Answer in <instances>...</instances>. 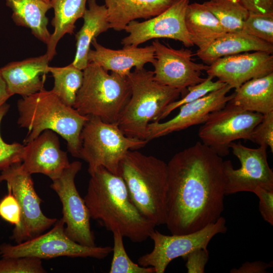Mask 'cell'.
Wrapping results in <instances>:
<instances>
[{
  "label": "cell",
  "instance_id": "74e56055",
  "mask_svg": "<svg viewBox=\"0 0 273 273\" xmlns=\"http://www.w3.org/2000/svg\"><path fill=\"white\" fill-rule=\"evenodd\" d=\"M188 273H203L209 259L207 248L196 249L190 253L185 258Z\"/></svg>",
  "mask_w": 273,
  "mask_h": 273
},
{
  "label": "cell",
  "instance_id": "6da1fadb",
  "mask_svg": "<svg viewBox=\"0 0 273 273\" xmlns=\"http://www.w3.org/2000/svg\"><path fill=\"white\" fill-rule=\"evenodd\" d=\"M223 161L198 141L167 163L165 224L171 235L197 231L221 216L225 195Z\"/></svg>",
  "mask_w": 273,
  "mask_h": 273
},
{
  "label": "cell",
  "instance_id": "83f0119b",
  "mask_svg": "<svg viewBox=\"0 0 273 273\" xmlns=\"http://www.w3.org/2000/svg\"><path fill=\"white\" fill-rule=\"evenodd\" d=\"M54 78L51 90L66 105L73 107L83 81V70L71 63L64 67H48Z\"/></svg>",
  "mask_w": 273,
  "mask_h": 273
},
{
  "label": "cell",
  "instance_id": "e575fe53",
  "mask_svg": "<svg viewBox=\"0 0 273 273\" xmlns=\"http://www.w3.org/2000/svg\"><path fill=\"white\" fill-rule=\"evenodd\" d=\"M251 141L259 146L269 147L273 153V111L263 115L262 120L254 128Z\"/></svg>",
  "mask_w": 273,
  "mask_h": 273
},
{
  "label": "cell",
  "instance_id": "d4e9b609",
  "mask_svg": "<svg viewBox=\"0 0 273 273\" xmlns=\"http://www.w3.org/2000/svg\"><path fill=\"white\" fill-rule=\"evenodd\" d=\"M185 22L194 45L202 50L225 33L218 20L204 4H189Z\"/></svg>",
  "mask_w": 273,
  "mask_h": 273
},
{
  "label": "cell",
  "instance_id": "4dcf8cb0",
  "mask_svg": "<svg viewBox=\"0 0 273 273\" xmlns=\"http://www.w3.org/2000/svg\"><path fill=\"white\" fill-rule=\"evenodd\" d=\"M211 76L208 77L201 82L187 87L186 94L178 100L168 104L158 118V121L166 118L172 111L181 106L199 99L209 93L223 87L226 84L217 80L213 81Z\"/></svg>",
  "mask_w": 273,
  "mask_h": 273
},
{
  "label": "cell",
  "instance_id": "f1b7e54d",
  "mask_svg": "<svg viewBox=\"0 0 273 273\" xmlns=\"http://www.w3.org/2000/svg\"><path fill=\"white\" fill-rule=\"evenodd\" d=\"M226 33L240 31L249 12L239 0H210L203 3Z\"/></svg>",
  "mask_w": 273,
  "mask_h": 273
},
{
  "label": "cell",
  "instance_id": "ac0fdd59",
  "mask_svg": "<svg viewBox=\"0 0 273 273\" xmlns=\"http://www.w3.org/2000/svg\"><path fill=\"white\" fill-rule=\"evenodd\" d=\"M67 154L61 150L59 138L54 131L47 129L24 144L21 162L28 173H41L52 180L58 178L70 164Z\"/></svg>",
  "mask_w": 273,
  "mask_h": 273
},
{
  "label": "cell",
  "instance_id": "1f68e13d",
  "mask_svg": "<svg viewBox=\"0 0 273 273\" xmlns=\"http://www.w3.org/2000/svg\"><path fill=\"white\" fill-rule=\"evenodd\" d=\"M242 31L266 42L273 44V13H249L244 23Z\"/></svg>",
  "mask_w": 273,
  "mask_h": 273
},
{
  "label": "cell",
  "instance_id": "d590c367",
  "mask_svg": "<svg viewBox=\"0 0 273 273\" xmlns=\"http://www.w3.org/2000/svg\"><path fill=\"white\" fill-rule=\"evenodd\" d=\"M0 217L11 224L17 225L21 219V211L18 201L8 189V194L0 201Z\"/></svg>",
  "mask_w": 273,
  "mask_h": 273
},
{
  "label": "cell",
  "instance_id": "f35d334b",
  "mask_svg": "<svg viewBox=\"0 0 273 273\" xmlns=\"http://www.w3.org/2000/svg\"><path fill=\"white\" fill-rule=\"evenodd\" d=\"M250 13H273V0H239Z\"/></svg>",
  "mask_w": 273,
  "mask_h": 273
},
{
  "label": "cell",
  "instance_id": "8992f818",
  "mask_svg": "<svg viewBox=\"0 0 273 273\" xmlns=\"http://www.w3.org/2000/svg\"><path fill=\"white\" fill-rule=\"evenodd\" d=\"M82 85L73 107L80 114L117 123L131 95L127 76L108 71L89 62L83 70Z\"/></svg>",
  "mask_w": 273,
  "mask_h": 273
},
{
  "label": "cell",
  "instance_id": "7c38bea8",
  "mask_svg": "<svg viewBox=\"0 0 273 273\" xmlns=\"http://www.w3.org/2000/svg\"><path fill=\"white\" fill-rule=\"evenodd\" d=\"M230 148L240 161L241 167L234 169L231 160L223 161L225 195L253 193L257 188L273 189V171L268 164L267 147L251 148L240 142H234Z\"/></svg>",
  "mask_w": 273,
  "mask_h": 273
},
{
  "label": "cell",
  "instance_id": "3957f363",
  "mask_svg": "<svg viewBox=\"0 0 273 273\" xmlns=\"http://www.w3.org/2000/svg\"><path fill=\"white\" fill-rule=\"evenodd\" d=\"M18 124L28 129L23 143L31 141L45 130H51L67 143L68 151L79 158L80 134L88 116L64 104L51 90L43 89L17 102Z\"/></svg>",
  "mask_w": 273,
  "mask_h": 273
},
{
  "label": "cell",
  "instance_id": "60d3db41",
  "mask_svg": "<svg viewBox=\"0 0 273 273\" xmlns=\"http://www.w3.org/2000/svg\"><path fill=\"white\" fill-rule=\"evenodd\" d=\"M11 96L6 82L0 73V106L6 103Z\"/></svg>",
  "mask_w": 273,
  "mask_h": 273
},
{
  "label": "cell",
  "instance_id": "ab89813d",
  "mask_svg": "<svg viewBox=\"0 0 273 273\" xmlns=\"http://www.w3.org/2000/svg\"><path fill=\"white\" fill-rule=\"evenodd\" d=\"M272 266V262L266 263L262 261H247L239 268H233L231 273H265L267 269Z\"/></svg>",
  "mask_w": 273,
  "mask_h": 273
},
{
  "label": "cell",
  "instance_id": "5bb4252c",
  "mask_svg": "<svg viewBox=\"0 0 273 273\" xmlns=\"http://www.w3.org/2000/svg\"><path fill=\"white\" fill-rule=\"evenodd\" d=\"M189 0H173L171 5L157 16L143 22L133 21L124 28L128 35L121 41L123 47H139L152 39L169 38L187 47L194 46L186 29L185 17Z\"/></svg>",
  "mask_w": 273,
  "mask_h": 273
},
{
  "label": "cell",
  "instance_id": "d6a6232c",
  "mask_svg": "<svg viewBox=\"0 0 273 273\" xmlns=\"http://www.w3.org/2000/svg\"><path fill=\"white\" fill-rule=\"evenodd\" d=\"M41 259L35 257H2L0 273H45Z\"/></svg>",
  "mask_w": 273,
  "mask_h": 273
},
{
  "label": "cell",
  "instance_id": "f546056e",
  "mask_svg": "<svg viewBox=\"0 0 273 273\" xmlns=\"http://www.w3.org/2000/svg\"><path fill=\"white\" fill-rule=\"evenodd\" d=\"M113 258L109 273H155L153 267H144L133 262L125 250L123 236L118 231L113 233Z\"/></svg>",
  "mask_w": 273,
  "mask_h": 273
},
{
  "label": "cell",
  "instance_id": "8d00e7d4",
  "mask_svg": "<svg viewBox=\"0 0 273 273\" xmlns=\"http://www.w3.org/2000/svg\"><path fill=\"white\" fill-rule=\"evenodd\" d=\"M259 198V210L263 219L273 225V189L257 188L254 192Z\"/></svg>",
  "mask_w": 273,
  "mask_h": 273
},
{
  "label": "cell",
  "instance_id": "52a82bcc",
  "mask_svg": "<svg viewBox=\"0 0 273 273\" xmlns=\"http://www.w3.org/2000/svg\"><path fill=\"white\" fill-rule=\"evenodd\" d=\"M80 141L79 158L88 163L89 174L102 166L119 175L121 162L127 152L143 148L148 143L128 137L117 123L106 122L95 116H88Z\"/></svg>",
  "mask_w": 273,
  "mask_h": 273
},
{
  "label": "cell",
  "instance_id": "484cf974",
  "mask_svg": "<svg viewBox=\"0 0 273 273\" xmlns=\"http://www.w3.org/2000/svg\"><path fill=\"white\" fill-rule=\"evenodd\" d=\"M231 101L241 108L262 115L273 111V73L246 81L235 90Z\"/></svg>",
  "mask_w": 273,
  "mask_h": 273
},
{
  "label": "cell",
  "instance_id": "603a6c76",
  "mask_svg": "<svg viewBox=\"0 0 273 273\" xmlns=\"http://www.w3.org/2000/svg\"><path fill=\"white\" fill-rule=\"evenodd\" d=\"M82 17L83 23L75 34L76 53L71 64L83 70L88 65V53L92 41L100 34L111 28L105 5H99L96 0H88Z\"/></svg>",
  "mask_w": 273,
  "mask_h": 273
},
{
  "label": "cell",
  "instance_id": "836d02e7",
  "mask_svg": "<svg viewBox=\"0 0 273 273\" xmlns=\"http://www.w3.org/2000/svg\"><path fill=\"white\" fill-rule=\"evenodd\" d=\"M6 103L0 106V127L3 117L9 109ZM24 145L18 143L8 144L2 139L0 132V170L22 161Z\"/></svg>",
  "mask_w": 273,
  "mask_h": 273
},
{
  "label": "cell",
  "instance_id": "30bf717a",
  "mask_svg": "<svg viewBox=\"0 0 273 273\" xmlns=\"http://www.w3.org/2000/svg\"><path fill=\"white\" fill-rule=\"evenodd\" d=\"M65 223L61 218L49 232L15 245L0 246L2 257L31 256L44 259L60 256L106 258L112 252L111 246H86L70 239L64 232Z\"/></svg>",
  "mask_w": 273,
  "mask_h": 273
},
{
  "label": "cell",
  "instance_id": "7a4b0ae2",
  "mask_svg": "<svg viewBox=\"0 0 273 273\" xmlns=\"http://www.w3.org/2000/svg\"><path fill=\"white\" fill-rule=\"evenodd\" d=\"M90 175L84 200L90 218L132 242L141 243L149 238L156 225L133 203L122 177L102 166Z\"/></svg>",
  "mask_w": 273,
  "mask_h": 273
},
{
  "label": "cell",
  "instance_id": "9a60e30c",
  "mask_svg": "<svg viewBox=\"0 0 273 273\" xmlns=\"http://www.w3.org/2000/svg\"><path fill=\"white\" fill-rule=\"evenodd\" d=\"M155 49L154 77L159 83L187 92V88L203 81L202 71L209 65L193 61L194 55L188 49H175L165 45L158 39L152 44Z\"/></svg>",
  "mask_w": 273,
  "mask_h": 273
},
{
  "label": "cell",
  "instance_id": "44dd1931",
  "mask_svg": "<svg viewBox=\"0 0 273 273\" xmlns=\"http://www.w3.org/2000/svg\"><path fill=\"white\" fill-rule=\"evenodd\" d=\"M111 28L124 30L138 19H149L158 15L172 4L173 0H104Z\"/></svg>",
  "mask_w": 273,
  "mask_h": 273
},
{
  "label": "cell",
  "instance_id": "8fae6325",
  "mask_svg": "<svg viewBox=\"0 0 273 273\" xmlns=\"http://www.w3.org/2000/svg\"><path fill=\"white\" fill-rule=\"evenodd\" d=\"M226 231V220L222 216L215 222L187 234L168 236L154 230L149 237L153 241V249L141 256L138 264L144 267H153L155 273H164L172 260L179 257L185 259L196 249L207 248L215 235Z\"/></svg>",
  "mask_w": 273,
  "mask_h": 273
},
{
  "label": "cell",
  "instance_id": "4316f807",
  "mask_svg": "<svg viewBox=\"0 0 273 273\" xmlns=\"http://www.w3.org/2000/svg\"><path fill=\"white\" fill-rule=\"evenodd\" d=\"M87 0H52L54 17L52 24L54 28L47 44L46 54L50 61L56 54L59 40L66 34H72L76 21L82 18L86 9Z\"/></svg>",
  "mask_w": 273,
  "mask_h": 273
},
{
  "label": "cell",
  "instance_id": "7402d4cb",
  "mask_svg": "<svg viewBox=\"0 0 273 273\" xmlns=\"http://www.w3.org/2000/svg\"><path fill=\"white\" fill-rule=\"evenodd\" d=\"M249 51L272 54L273 44L266 42L243 31L228 32L216 39L206 48L197 50L196 55L210 65L216 60Z\"/></svg>",
  "mask_w": 273,
  "mask_h": 273
},
{
  "label": "cell",
  "instance_id": "d6986e66",
  "mask_svg": "<svg viewBox=\"0 0 273 273\" xmlns=\"http://www.w3.org/2000/svg\"><path fill=\"white\" fill-rule=\"evenodd\" d=\"M94 48L87 55L88 62L97 64L107 71L127 76L133 67L140 69L155 59V49L152 44L145 47H123L113 50L99 43L96 38L92 42Z\"/></svg>",
  "mask_w": 273,
  "mask_h": 273
},
{
  "label": "cell",
  "instance_id": "e0dca14e",
  "mask_svg": "<svg viewBox=\"0 0 273 273\" xmlns=\"http://www.w3.org/2000/svg\"><path fill=\"white\" fill-rule=\"evenodd\" d=\"M206 72L236 90L248 80L273 73V55L256 51L222 57L210 64Z\"/></svg>",
  "mask_w": 273,
  "mask_h": 273
},
{
  "label": "cell",
  "instance_id": "2e32d148",
  "mask_svg": "<svg viewBox=\"0 0 273 273\" xmlns=\"http://www.w3.org/2000/svg\"><path fill=\"white\" fill-rule=\"evenodd\" d=\"M232 88L226 84L203 97L179 107L178 113L163 122H152L147 127L146 140L149 141L193 125L203 123L211 112L223 108L234 96H227Z\"/></svg>",
  "mask_w": 273,
  "mask_h": 273
},
{
  "label": "cell",
  "instance_id": "277c9868",
  "mask_svg": "<svg viewBox=\"0 0 273 273\" xmlns=\"http://www.w3.org/2000/svg\"><path fill=\"white\" fill-rule=\"evenodd\" d=\"M133 203L156 226L166 221L167 165L153 156L127 152L119 168Z\"/></svg>",
  "mask_w": 273,
  "mask_h": 273
},
{
  "label": "cell",
  "instance_id": "4fadbf2b",
  "mask_svg": "<svg viewBox=\"0 0 273 273\" xmlns=\"http://www.w3.org/2000/svg\"><path fill=\"white\" fill-rule=\"evenodd\" d=\"M81 165L78 161L70 163L58 178L52 180L51 188L56 192L62 204V218L66 235L81 245L95 246V238L90 229L88 209L75 183Z\"/></svg>",
  "mask_w": 273,
  "mask_h": 273
},
{
  "label": "cell",
  "instance_id": "ba28073f",
  "mask_svg": "<svg viewBox=\"0 0 273 273\" xmlns=\"http://www.w3.org/2000/svg\"><path fill=\"white\" fill-rule=\"evenodd\" d=\"M31 175L23 169L21 162L2 170L0 174V182L7 183L20 208V221L15 226L11 237L17 244L41 235L58 220L42 213V200L35 191Z\"/></svg>",
  "mask_w": 273,
  "mask_h": 273
},
{
  "label": "cell",
  "instance_id": "9c48e42d",
  "mask_svg": "<svg viewBox=\"0 0 273 273\" xmlns=\"http://www.w3.org/2000/svg\"><path fill=\"white\" fill-rule=\"evenodd\" d=\"M263 115L241 108L230 100L222 108L209 114L198 130L201 142L223 157L229 154L231 143L251 141L255 127Z\"/></svg>",
  "mask_w": 273,
  "mask_h": 273
},
{
  "label": "cell",
  "instance_id": "cb8c5ba5",
  "mask_svg": "<svg viewBox=\"0 0 273 273\" xmlns=\"http://www.w3.org/2000/svg\"><path fill=\"white\" fill-rule=\"evenodd\" d=\"M12 11V19L19 26L30 29L38 40L47 44L51 33L48 29L47 12L52 9L51 2L46 0H6Z\"/></svg>",
  "mask_w": 273,
  "mask_h": 273
},
{
  "label": "cell",
  "instance_id": "b9f144b4",
  "mask_svg": "<svg viewBox=\"0 0 273 273\" xmlns=\"http://www.w3.org/2000/svg\"><path fill=\"white\" fill-rule=\"evenodd\" d=\"M46 1L51 2L52 0H46Z\"/></svg>",
  "mask_w": 273,
  "mask_h": 273
},
{
  "label": "cell",
  "instance_id": "ffe728a7",
  "mask_svg": "<svg viewBox=\"0 0 273 273\" xmlns=\"http://www.w3.org/2000/svg\"><path fill=\"white\" fill-rule=\"evenodd\" d=\"M49 60L45 54L36 57L10 62L0 68L11 96L26 97L44 89Z\"/></svg>",
  "mask_w": 273,
  "mask_h": 273
},
{
  "label": "cell",
  "instance_id": "5b68a950",
  "mask_svg": "<svg viewBox=\"0 0 273 273\" xmlns=\"http://www.w3.org/2000/svg\"><path fill=\"white\" fill-rule=\"evenodd\" d=\"M127 77L131 95L117 124L126 136L146 140L148 124L158 121L166 107L183 92L159 83L153 71L144 68H135Z\"/></svg>",
  "mask_w": 273,
  "mask_h": 273
}]
</instances>
